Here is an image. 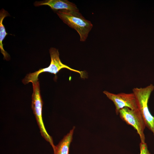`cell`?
Wrapping results in <instances>:
<instances>
[{
  "label": "cell",
  "instance_id": "obj_1",
  "mask_svg": "<svg viewBox=\"0 0 154 154\" xmlns=\"http://www.w3.org/2000/svg\"><path fill=\"white\" fill-rule=\"evenodd\" d=\"M56 13L64 23L78 32L80 41L86 40L93 25L82 16L79 10H61L57 11Z\"/></svg>",
  "mask_w": 154,
  "mask_h": 154
},
{
  "label": "cell",
  "instance_id": "obj_2",
  "mask_svg": "<svg viewBox=\"0 0 154 154\" xmlns=\"http://www.w3.org/2000/svg\"><path fill=\"white\" fill-rule=\"evenodd\" d=\"M51 58V62L49 66L46 68H41L34 72L27 74L22 80V82L25 84L30 82H36L38 80V76L40 73L44 72H48L56 75L57 73L61 69L66 68L70 70L79 73L82 78L85 77L84 72L71 68L66 65L63 64L59 58L58 50L53 47L51 48L49 50Z\"/></svg>",
  "mask_w": 154,
  "mask_h": 154
},
{
  "label": "cell",
  "instance_id": "obj_3",
  "mask_svg": "<svg viewBox=\"0 0 154 154\" xmlns=\"http://www.w3.org/2000/svg\"><path fill=\"white\" fill-rule=\"evenodd\" d=\"M32 83L33 91L32 95L31 108L42 136L49 143L54 152L56 149V146L54 144L52 137L47 131L42 119V108L43 102L40 95L39 82L38 81Z\"/></svg>",
  "mask_w": 154,
  "mask_h": 154
},
{
  "label": "cell",
  "instance_id": "obj_4",
  "mask_svg": "<svg viewBox=\"0 0 154 154\" xmlns=\"http://www.w3.org/2000/svg\"><path fill=\"white\" fill-rule=\"evenodd\" d=\"M154 89V86L151 84L145 88H135L132 90L136 99L138 108L143 118L146 126L154 135V117L150 112L148 105L149 98Z\"/></svg>",
  "mask_w": 154,
  "mask_h": 154
},
{
  "label": "cell",
  "instance_id": "obj_5",
  "mask_svg": "<svg viewBox=\"0 0 154 154\" xmlns=\"http://www.w3.org/2000/svg\"><path fill=\"white\" fill-rule=\"evenodd\" d=\"M119 114L121 119L127 124L131 126L139 135L141 142L145 143L144 133L146 126L143 118L139 110L131 109L125 107L121 109Z\"/></svg>",
  "mask_w": 154,
  "mask_h": 154
},
{
  "label": "cell",
  "instance_id": "obj_6",
  "mask_svg": "<svg viewBox=\"0 0 154 154\" xmlns=\"http://www.w3.org/2000/svg\"><path fill=\"white\" fill-rule=\"evenodd\" d=\"M103 93L114 103L116 108V114H119L121 109L128 107L131 109H138L137 101L133 93H121L114 94L104 91Z\"/></svg>",
  "mask_w": 154,
  "mask_h": 154
},
{
  "label": "cell",
  "instance_id": "obj_7",
  "mask_svg": "<svg viewBox=\"0 0 154 154\" xmlns=\"http://www.w3.org/2000/svg\"><path fill=\"white\" fill-rule=\"evenodd\" d=\"M34 5L36 6L42 5H48L54 11L79 10L75 4L67 0H46L36 1L34 3Z\"/></svg>",
  "mask_w": 154,
  "mask_h": 154
},
{
  "label": "cell",
  "instance_id": "obj_8",
  "mask_svg": "<svg viewBox=\"0 0 154 154\" xmlns=\"http://www.w3.org/2000/svg\"><path fill=\"white\" fill-rule=\"evenodd\" d=\"M75 128V126H74L56 146L54 154H69V147L72 140Z\"/></svg>",
  "mask_w": 154,
  "mask_h": 154
},
{
  "label": "cell",
  "instance_id": "obj_9",
  "mask_svg": "<svg viewBox=\"0 0 154 154\" xmlns=\"http://www.w3.org/2000/svg\"><path fill=\"white\" fill-rule=\"evenodd\" d=\"M8 13L2 9L0 12V48L1 52L3 56V58L7 60L10 58L9 54L4 49L2 42L8 33H6L4 26L3 23L4 18L8 16Z\"/></svg>",
  "mask_w": 154,
  "mask_h": 154
},
{
  "label": "cell",
  "instance_id": "obj_10",
  "mask_svg": "<svg viewBox=\"0 0 154 154\" xmlns=\"http://www.w3.org/2000/svg\"><path fill=\"white\" fill-rule=\"evenodd\" d=\"M140 154H150L148 149L147 144L145 143L141 142L139 144Z\"/></svg>",
  "mask_w": 154,
  "mask_h": 154
}]
</instances>
